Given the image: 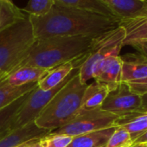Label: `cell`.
<instances>
[{
    "instance_id": "cell-1",
    "label": "cell",
    "mask_w": 147,
    "mask_h": 147,
    "mask_svg": "<svg viewBox=\"0 0 147 147\" xmlns=\"http://www.w3.org/2000/svg\"><path fill=\"white\" fill-rule=\"evenodd\" d=\"M29 17L36 39L56 36L97 38L118 28L121 23L117 17L67 7L55 2L47 14Z\"/></svg>"
},
{
    "instance_id": "cell-2",
    "label": "cell",
    "mask_w": 147,
    "mask_h": 147,
    "mask_svg": "<svg viewBox=\"0 0 147 147\" xmlns=\"http://www.w3.org/2000/svg\"><path fill=\"white\" fill-rule=\"evenodd\" d=\"M94 39L84 36L36 39L14 69L31 66L50 70L83 56L89 50Z\"/></svg>"
},
{
    "instance_id": "cell-3",
    "label": "cell",
    "mask_w": 147,
    "mask_h": 147,
    "mask_svg": "<svg viewBox=\"0 0 147 147\" xmlns=\"http://www.w3.org/2000/svg\"><path fill=\"white\" fill-rule=\"evenodd\" d=\"M87 86L88 83L81 81L79 72L76 74L43 108L35 124L41 129L53 131L68 123L82 108Z\"/></svg>"
},
{
    "instance_id": "cell-4",
    "label": "cell",
    "mask_w": 147,
    "mask_h": 147,
    "mask_svg": "<svg viewBox=\"0 0 147 147\" xmlns=\"http://www.w3.org/2000/svg\"><path fill=\"white\" fill-rule=\"evenodd\" d=\"M35 40L29 15L0 32V75L13 70Z\"/></svg>"
},
{
    "instance_id": "cell-5",
    "label": "cell",
    "mask_w": 147,
    "mask_h": 147,
    "mask_svg": "<svg viewBox=\"0 0 147 147\" xmlns=\"http://www.w3.org/2000/svg\"><path fill=\"white\" fill-rule=\"evenodd\" d=\"M125 36L124 28L119 26L94 39L89 50L84 55L80 67L79 77L82 82L87 83L89 80L94 79L100 65L106 59L119 55Z\"/></svg>"
},
{
    "instance_id": "cell-6",
    "label": "cell",
    "mask_w": 147,
    "mask_h": 147,
    "mask_svg": "<svg viewBox=\"0 0 147 147\" xmlns=\"http://www.w3.org/2000/svg\"><path fill=\"white\" fill-rule=\"evenodd\" d=\"M119 118L118 115L105 111L101 107L91 110L81 108L68 123L51 132L76 137L83 133L117 126Z\"/></svg>"
},
{
    "instance_id": "cell-7",
    "label": "cell",
    "mask_w": 147,
    "mask_h": 147,
    "mask_svg": "<svg viewBox=\"0 0 147 147\" xmlns=\"http://www.w3.org/2000/svg\"><path fill=\"white\" fill-rule=\"evenodd\" d=\"M80 67L74 69L70 75L61 84L55 87L52 89L44 91L36 86L29 94L27 100L23 104L19 111L18 112L13 123V130L21 128L31 122H35V119L38 117L43 108L49 103L54 96L60 91V89L79 72Z\"/></svg>"
},
{
    "instance_id": "cell-8",
    "label": "cell",
    "mask_w": 147,
    "mask_h": 147,
    "mask_svg": "<svg viewBox=\"0 0 147 147\" xmlns=\"http://www.w3.org/2000/svg\"><path fill=\"white\" fill-rule=\"evenodd\" d=\"M101 109L123 117L142 111V96L134 93L126 82H121L112 88Z\"/></svg>"
},
{
    "instance_id": "cell-9",
    "label": "cell",
    "mask_w": 147,
    "mask_h": 147,
    "mask_svg": "<svg viewBox=\"0 0 147 147\" xmlns=\"http://www.w3.org/2000/svg\"><path fill=\"white\" fill-rule=\"evenodd\" d=\"M119 19L127 20L147 15V0H100Z\"/></svg>"
},
{
    "instance_id": "cell-10",
    "label": "cell",
    "mask_w": 147,
    "mask_h": 147,
    "mask_svg": "<svg viewBox=\"0 0 147 147\" xmlns=\"http://www.w3.org/2000/svg\"><path fill=\"white\" fill-rule=\"evenodd\" d=\"M121 81L131 82L147 79V58L142 55L127 54L121 56Z\"/></svg>"
},
{
    "instance_id": "cell-11",
    "label": "cell",
    "mask_w": 147,
    "mask_h": 147,
    "mask_svg": "<svg viewBox=\"0 0 147 147\" xmlns=\"http://www.w3.org/2000/svg\"><path fill=\"white\" fill-rule=\"evenodd\" d=\"M122 59L119 55H112L106 59L99 67L94 75V81L104 83L109 89L121 82Z\"/></svg>"
},
{
    "instance_id": "cell-12",
    "label": "cell",
    "mask_w": 147,
    "mask_h": 147,
    "mask_svg": "<svg viewBox=\"0 0 147 147\" xmlns=\"http://www.w3.org/2000/svg\"><path fill=\"white\" fill-rule=\"evenodd\" d=\"M50 132V131L39 128L35 122H31L0 138V147H15L26 141L44 137Z\"/></svg>"
},
{
    "instance_id": "cell-13",
    "label": "cell",
    "mask_w": 147,
    "mask_h": 147,
    "mask_svg": "<svg viewBox=\"0 0 147 147\" xmlns=\"http://www.w3.org/2000/svg\"><path fill=\"white\" fill-rule=\"evenodd\" d=\"M120 26L125 31L123 46H134L147 42V15L132 19L121 20Z\"/></svg>"
},
{
    "instance_id": "cell-14",
    "label": "cell",
    "mask_w": 147,
    "mask_h": 147,
    "mask_svg": "<svg viewBox=\"0 0 147 147\" xmlns=\"http://www.w3.org/2000/svg\"><path fill=\"white\" fill-rule=\"evenodd\" d=\"M82 58L83 56L79 59H76V61L60 65L56 67L50 69L46 74V76L37 83L38 88L42 90L47 91L61 84L63 81L67 79V77L70 75V73L74 69L81 67Z\"/></svg>"
},
{
    "instance_id": "cell-15",
    "label": "cell",
    "mask_w": 147,
    "mask_h": 147,
    "mask_svg": "<svg viewBox=\"0 0 147 147\" xmlns=\"http://www.w3.org/2000/svg\"><path fill=\"white\" fill-rule=\"evenodd\" d=\"M49 70L40 68L37 67L23 66L19 67L5 76L8 84L19 87L29 83L39 82Z\"/></svg>"
},
{
    "instance_id": "cell-16",
    "label": "cell",
    "mask_w": 147,
    "mask_h": 147,
    "mask_svg": "<svg viewBox=\"0 0 147 147\" xmlns=\"http://www.w3.org/2000/svg\"><path fill=\"white\" fill-rule=\"evenodd\" d=\"M115 128L116 126H112L73 137L67 147H106Z\"/></svg>"
},
{
    "instance_id": "cell-17",
    "label": "cell",
    "mask_w": 147,
    "mask_h": 147,
    "mask_svg": "<svg viewBox=\"0 0 147 147\" xmlns=\"http://www.w3.org/2000/svg\"><path fill=\"white\" fill-rule=\"evenodd\" d=\"M109 91L107 85L96 81L88 84L82 97V109L91 110L101 107Z\"/></svg>"
},
{
    "instance_id": "cell-18",
    "label": "cell",
    "mask_w": 147,
    "mask_h": 147,
    "mask_svg": "<svg viewBox=\"0 0 147 147\" xmlns=\"http://www.w3.org/2000/svg\"><path fill=\"white\" fill-rule=\"evenodd\" d=\"M37 86V82L29 83L16 87L7 83L5 76L0 78V110L13 103L21 96L33 90Z\"/></svg>"
},
{
    "instance_id": "cell-19",
    "label": "cell",
    "mask_w": 147,
    "mask_h": 147,
    "mask_svg": "<svg viewBox=\"0 0 147 147\" xmlns=\"http://www.w3.org/2000/svg\"><path fill=\"white\" fill-rule=\"evenodd\" d=\"M116 125L125 127L130 132L134 144L138 137L147 131V111H140L119 117Z\"/></svg>"
},
{
    "instance_id": "cell-20",
    "label": "cell",
    "mask_w": 147,
    "mask_h": 147,
    "mask_svg": "<svg viewBox=\"0 0 147 147\" xmlns=\"http://www.w3.org/2000/svg\"><path fill=\"white\" fill-rule=\"evenodd\" d=\"M31 91L21 96L13 103L7 106L6 107L0 110V138H4L5 136H6L7 134H9L11 131H13L14 119L18 112L23 106V104L27 100Z\"/></svg>"
},
{
    "instance_id": "cell-21",
    "label": "cell",
    "mask_w": 147,
    "mask_h": 147,
    "mask_svg": "<svg viewBox=\"0 0 147 147\" xmlns=\"http://www.w3.org/2000/svg\"><path fill=\"white\" fill-rule=\"evenodd\" d=\"M54 2L67 7L103 14L107 16L116 17L100 0H54Z\"/></svg>"
},
{
    "instance_id": "cell-22",
    "label": "cell",
    "mask_w": 147,
    "mask_h": 147,
    "mask_svg": "<svg viewBox=\"0 0 147 147\" xmlns=\"http://www.w3.org/2000/svg\"><path fill=\"white\" fill-rule=\"evenodd\" d=\"M26 15L11 0H0V32Z\"/></svg>"
},
{
    "instance_id": "cell-23",
    "label": "cell",
    "mask_w": 147,
    "mask_h": 147,
    "mask_svg": "<svg viewBox=\"0 0 147 147\" xmlns=\"http://www.w3.org/2000/svg\"><path fill=\"white\" fill-rule=\"evenodd\" d=\"M133 140L130 132L123 126H116L110 138L108 139L106 147H131Z\"/></svg>"
},
{
    "instance_id": "cell-24",
    "label": "cell",
    "mask_w": 147,
    "mask_h": 147,
    "mask_svg": "<svg viewBox=\"0 0 147 147\" xmlns=\"http://www.w3.org/2000/svg\"><path fill=\"white\" fill-rule=\"evenodd\" d=\"M54 5V0H30L22 10L29 16L40 17L47 14Z\"/></svg>"
},
{
    "instance_id": "cell-25",
    "label": "cell",
    "mask_w": 147,
    "mask_h": 147,
    "mask_svg": "<svg viewBox=\"0 0 147 147\" xmlns=\"http://www.w3.org/2000/svg\"><path fill=\"white\" fill-rule=\"evenodd\" d=\"M73 139L72 136L50 132L39 138L42 147H67Z\"/></svg>"
},
{
    "instance_id": "cell-26",
    "label": "cell",
    "mask_w": 147,
    "mask_h": 147,
    "mask_svg": "<svg viewBox=\"0 0 147 147\" xmlns=\"http://www.w3.org/2000/svg\"><path fill=\"white\" fill-rule=\"evenodd\" d=\"M126 83L129 85L131 89L138 94L143 95L144 94L147 93V79L126 82Z\"/></svg>"
},
{
    "instance_id": "cell-27",
    "label": "cell",
    "mask_w": 147,
    "mask_h": 147,
    "mask_svg": "<svg viewBox=\"0 0 147 147\" xmlns=\"http://www.w3.org/2000/svg\"><path fill=\"white\" fill-rule=\"evenodd\" d=\"M15 147H42V146L40 144L39 138H35V139H31L24 143H22Z\"/></svg>"
},
{
    "instance_id": "cell-28",
    "label": "cell",
    "mask_w": 147,
    "mask_h": 147,
    "mask_svg": "<svg viewBox=\"0 0 147 147\" xmlns=\"http://www.w3.org/2000/svg\"><path fill=\"white\" fill-rule=\"evenodd\" d=\"M132 47L137 49L138 51L140 53V55H142L143 56L147 58V42H144L136 44Z\"/></svg>"
},
{
    "instance_id": "cell-29",
    "label": "cell",
    "mask_w": 147,
    "mask_h": 147,
    "mask_svg": "<svg viewBox=\"0 0 147 147\" xmlns=\"http://www.w3.org/2000/svg\"><path fill=\"white\" fill-rule=\"evenodd\" d=\"M134 144H147V131L138 137L135 141Z\"/></svg>"
},
{
    "instance_id": "cell-30",
    "label": "cell",
    "mask_w": 147,
    "mask_h": 147,
    "mask_svg": "<svg viewBox=\"0 0 147 147\" xmlns=\"http://www.w3.org/2000/svg\"><path fill=\"white\" fill-rule=\"evenodd\" d=\"M142 96V111H147V93Z\"/></svg>"
},
{
    "instance_id": "cell-31",
    "label": "cell",
    "mask_w": 147,
    "mask_h": 147,
    "mask_svg": "<svg viewBox=\"0 0 147 147\" xmlns=\"http://www.w3.org/2000/svg\"><path fill=\"white\" fill-rule=\"evenodd\" d=\"M131 147H147V144H133Z\"/></svg>"
},
{
    "instance_id": "cell-32",
    "label": "cell",
    "mask_w": 147,
    "mask_h": 147,
    "mask_svg": "<svg viewBox=\"0 0 147 147\" xmlns=\"http://www.w3.org/2000/svg\"><path fill=\"white\" fill-rule=\"evenodd\" d=\"M2 76H3V75H0V78H1Z\"/></svg>"
},
{
    "instance_id": "cell-33",
    "label": "cell",
    "mask_w": 147,
    "mask_h": 147,
    "mask_svg": "<svg viewBox=\"0 0 147 147\" xmlns=\"http://www.w3.org/2000/svg\"><path fill=\"white\" fill-rule=\"evenodd\" d=\"M141 1H146V0H141Z\"/></svg>"
}]
</instances>
